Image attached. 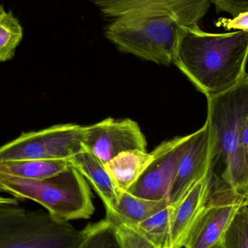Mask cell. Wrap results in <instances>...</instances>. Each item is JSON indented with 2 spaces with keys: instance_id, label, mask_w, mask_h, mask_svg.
<instances>
[{
  "instance_id": "cell-25",
  "label": "cell",
  "mask_w": 248,
  "mask_h": 248,
  "mask_svg": "<svg viewBox=\"0 0 248 248\" xmlns=\"http://www.w3.org/2000/svg\"><path fill=\"white\" fill-rule=\"evenodd\" d=\"M1 193H5V192L0 184V204H18V200L15 198L3 196Z\"/></svg>"
},
{
  "instance_id": "cell-13",
  "label": "cell",
  "mask_w": 248,
  "mask_h": 248,
  "mask_svg": "<svg viewBox=\"0 0 248 248\" xmlns=\"http://www.w3.org/2000/svg\"><path fill=\"white\" fill-rule=\"evenodd\" d=\"M69 162L71 166L90 182L101 198L106 207V213L115 212L123 191L112 180L104 163L85 148L71 157Z\"/></svg>"
},
{
  "instance_id": "cell-23",
  "label": "cell",
  "mask_w": 248,
  "mask_h": 248,
  "mask_svg": "<svg viewBox=\"0 0 248 248\" xmlns=\"http://www.w3.org/2000/svg\"><path fill=\"white\" fill-rule=\"evenodd\" d=\"M217 27L224 28L226 30L244 31H248V11L232 18L220 17L216 22Z\"/></svg>"
},
{
  "instance_id": "cell-22",
  "label": "cell",
  "mask_w": 248,
  "mask_h": 248,
  "mask_svg": "<svg viewBox=\"0 0 248 248\" xmlns=\"http://www.w3.org/2000/svg\"><path fill=\"white\" fill-rule=\"evenodd\" d=\"M217 13H226L232 17L248 11V0H211Z\"/></svg>"
},
{
  "instance_id": "cell-8",
  "label": "cell",
  "mask_w": 248,
  "mask_h": 248,
  "mask_svg": "<svg viewBox=\"0 0 248 248\" xmlns=\"http://www.w3.org/2000/svg\"><path fill=\"white\" fill-rule=\"evenodd\" d=\"M248 198L236 195L224 185L213 182L208 203L191 229L185 248H211L221 241L237 211Z\"/></svg>"
},
{
  "instance_id": "cell-9",
  "label": "cell",
  "mask_w": 248,
  "mask_h": 248,
  "mask_svg": "<svg viewBox=\"0 0 248 248\" xmlns=\"http://www.w3.org/2000/svg\"><path fill=\"white\" fill-rule=\"evenodd\" d=\"M192 136L175 137L157 146L153 150L155 158L128 192L150 201H169L179 163Z\"/></svg>"
},
{
  "instance_id": "cell-11",
  "label": "cell",
  "mask_w": 248,
  "mask_h": 248,
  "mask_svg": "<svg viewBox=\"0 0 248 248\" xmlns=\"http://www.w3.org/2000/svg\"><path fill=\"white\" fill-rule=\"evenodd\" d=\"M215 136L208 122L195 133L181 159L169 196L170 205H176L189 189L207 173L212 172Z\"/></svg>"
},
{
  "instance_id": "cell-14",
  "label": "cell",
  "mask_w": 248,
  "mask_h": 248,
  "mask_svg": "<svg viewBox=\"0 0 248 248\" xmlns=\"http://www.w3.org/2000/svg\"><path fill=\"white\" fill-rule=\"evenodd\" d=\"M155 158L154 152L133 150L118 155L105 164L116 186L128 192Z\"/></svg>"
},
{
  "instance_id": "cell-3",
  "label": "cell",
  "mask_w": 248,
  "mask_h": 248,
  "mask_svg": "<svg viewBox=\"0 0 248 248\" xmlns=\"http://www.w3.org/2000/svg\"><path fill=\"white\" fill-rule=\"evenodd\" d=\"M5 193L17 200L40 204L55 219L90 218L94 212L93 195L87 181L72 166L48 179L30 180L0 173Z\"/></svg>"
},
{
  "instance_id": "cell-17",
  "label": "cell",
  "mask_w": 248,
  "mask_h": 248,
  "mask_svg": "<svg viewBox=\"0 0 248 248\" xmlns=\"http://www.w3.org/2000/svg\"><path fill=\"white\" fill-rule=\"evenodd\" d=\"M173 209V205H169L134 227L157 247L173 248L171 237Z\"/></svg>"
},
{
  "instance_id": "cell-4",
  "label": "cell",
  "mask_w": 248,
  "mask_h": 248,
  "mask_svg": "<svg viewBox=\"0 0 248 248\" xmlns=\"http://www.w3.org/2000/svg\"><path fill=\"white\" fill-rule=\"evenodd\" d=\"M180 26L169 16H128L112 20L106 36L122 52L169 65L174 61Z\"/></svg>"
},
{
  "instance_id": "cell-18",
  "label": "cell",
  "mask_w": 248,
  "mask_h": 248,
  "mask_svg": "<svg viewBox=\"0 0 248 248\" xmlns=\"http://www.w3.org/2000/svg\"><path fill=\"white\" fill-rule=\"evenodd\" d=\"M77 248H122L113 223L107 218L87 225Z\"/></svg>"
},
{
  "instance_id": "cell-20",
  "label": "cell",
  "mask_w": 248,
  "mask_h": 248,
  "mask_svg": "<svg viewBox=\"0 0 248 248\" xmlns=\"http://www.w3.org/2000/svg\"><path fill=\"white\" fill-rule=\"evenodd\" d=\"M221 242L224 248H248V204L237 211Z\"/></svg>"
},
{
  "instance_id": "cell-15",
  "label": "cell",
  "mask_w": 248,
  "mask_h": 248,
  "mask_svg": "<svg viewBox=\"0 0 248 248\" xmlns=\"http://www.w3.org/2000/svg\"><path fill=\"white\" fill-rule=\"evenodd\" d=\"M169 204L168 200L150 201L123 191L115 212L106 213V218L132 227H137Z\"/></svg>"
},
{
  "instance_id": "cell-24",
  "label": "cell",
  "mask_w": 248,
  "mask_h": 248,
  "mask_svg": "<svg viewBox=\"0 0 248 248\" xmlns=\"http://www.w3.org/2000/svg\"><path fill=\"white\" fill-rule=\"evenodd\" d=\"M243 149L245 160L248 168V116L245 124L243 134Z\"/></svg>"
},
{
  "instance_id": "cell-6",
  "label": "cell",
  "mask_w": 248,
  "mask_h": 248,
  "mask_svg": "<svg viewBox=\"0 0 248 248\" xmlns=\"http://www.w3.org/2000/svg\"><path fill=\"white\" fill-rule=\"evenodd\" d=\"M85 126L58 124L39 131L23 132L0 147V162L66 160L84 150Z\"/></svg>"
},
{
  "instance_id": "cell-26",
  "label": "cell",
  "mask_w": 248,
  "mask_h": 248,
  "mask_svg": "<svg viewBox=\"0 0 248 248\" xmlns=\"http://www.w3.org/2000/svg\"><path fill=\"white\" fill-rule=\"evenodd\" d=\"M211 248H224V246H223L222 242L219 241L217 244H216L215 246H213Z\"/></svg>"
},
{
  "instance_id": "cell-19",
  "label": "cell",
  "mask_w": 248,
  "mask_h": 248,
  "mask_svg": "<svg viewBox=\"0 0 248 248\" xmlns=\"http://www.w3.org/2000/svg\"><path fill=\"white\" fill-rule=\"evenodd\" d=\"M23 38V29L12 11H5L0 19V62L14 58Z\"/></svg>"
},
{
  "instance_id": "cell-16",
  "label": "cell",
  "mask_w": 248,
  "mask_h": 248,
  "mask_svg": "<svg viewBox=\"0 0 248 248\" xmlns=\"http://www.w3.org/2000/svg\"><path fill=\"white\" fill-rule=\"evenodd\" d=\"M71 166L66 160H26L0 162V173L30 180L55 176Z\"/></svg>"
},
{
  "instance_id": "cell-12",
  "label": "cell",
  "mask_w": 248,
  "mask_h": 248,
  "mask_svg": "<svg viewBox=\"0 0 248 248\" xmlns=\"http://www.w3.org/2000/svg\"><path fill=\"white\" fill-rule=\"evenodd\" d=\"M212 186L213 173L210 172L199 179L173 206L171 226L173 248L185 246L191 229L208 203Z\"/></svg>"
},
{
  "instance_id": "cell-5",
  "label": "cell",
  "mask_w": 248,
  "mask_h": 248,
  "mask_svg": "<svg viewBox=\"0 0 248 248\" xmlns=\"http://www.w3.org/2000/svg\"><path fill=\"white\" fill-rule=\"evenodd\" d=\"M82 230L18 204H0V248H77Z\"/></svg>"
},
{
  "instance_id": "cell-7",
  "label": "cell",
  "mask_w": 248,
  "mask_h": 248,
  "mask_svg": "<svg viewBox=\"0 0 248 248\" xmlns=\"http://www.w3.org/2000/svg\"><path fill=\"white\" fill-rule=\"evenodd\" d=\"M112 20L132 16H169L180 26L193 27L203 18L211 0H90Z\"/></svg>"
},
{
  "instance_id": "cell-10",
  "label": "cell",
  "mask_w": 248,
  "mask_h": 248,
  "mask_svg": "<svg viewBox=\"0 0 248 248\" xmlns=\"http://www.w3.org/2000/svg\"><path fill=\"white\" fill-rule=\"evenodd\" d=\"M147 146L140 125L130 119L108 118L85 126L84 148L104 164L124 152L147 151Z\"/></svg>"
},
{
  "instance_id": "cell-27",
  "label": "cell",
  "mask_w": 248,
  "mask_h": 248,
  "mask_svg": "<svg viewBox=\"0 0 248 248\" xmlns=\"http://www.w3.org/2000/svg\"><path fill=\"white\" fill-rule=\"evenodd\" d=\"M5 13V10H4V6L0 4V19L2 17L3 14Z\"/></svg>"
},
{
  "instance_id": "cell-21",
  "label": "cell",
  "mask_w": 248,
  "mask_h": 248,
  "mask_svg": "<svg viewBox=\"0 0 248 248\" xmlns=\"http://www.w3.org/2000/svg\"><path fill=\"white\" fill-rule=\"evenodd\" d=\"M110 221L114 225L122 248H160L144 237L135 227L119 221Z\"/></svg>"
},
{
  "instance_id": "cell-2",
  "label": "cell",
  "mask_w": 248,
  "mask_h": 248,
  "mask_svg": "<svg viewBox=\"0 0 248 248\" xmlns=\"http://www.w3.org/2000/svg\"><path fill=\"white\" fill-rule=\"evenodd\" d=\"M206 97V121L215 136L212 170L220 165L217 173L220 175L213 180L248 198V168L243 153V134L248 116V74L228 91Z\"/></svg>"
},
{
  "instance_id": "cell-1",
  "label": "cell",
  "mask_w": 248,
  "mask_h": 248,
  "mask_svg": "<svg viewBox=\"0 0 248 248\" xmlns=\"http://www.w3.org/2000/svg\"><path fill=\"white\" fill-rule=\"evenodd\" d=\"M248 31L179 29L173 64L206 97L228 91L248 74Z\"/></svg>"
}]
</instances>
